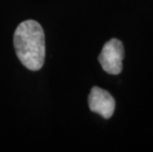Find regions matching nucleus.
<instances>
[{"label":"nucleus","instance_id":"nucleus-3","mask_svg":"<svg viewBox=\"0 0 153 152\" xmlns=\"http://www.w3.org/2000/svg\"><path fill=\"white\" fill-rule=\"evenodd\" d=\"M88 104L92 112L104 119H110L116 108V101L111 94L100 87H93L88 96Z\"/></svg>","mask_w":153,"mask_h":152},{"label":"nucleus","instance_id":"nucleus-2","mask_svg":"<svg viewBox=\"0 0 153 152\" xmlns=\"http://www.w3.org/2000/svg\"><path fill=\"white\" fill-rule=\"evenodd\" d=\"M123 44L118 39H112L104 44L98 59L104 71L112 75H118L123 70Z\"/></svg>","mask_w":153,"mask_h":152},{"label":"nucleus","instance_id":"nucleus-1","mask_svg":"<svg viewBox=\"0 0 153 152\" xmlns=\"http://www.w3.org/2000/svg\"><path fill=\"white\" fill-rule=\"evenodd\" d=\"M14 48L26 68L40 70L45 59V32L41 24L35 20L21 22L14 33Z\"/></svg>","mask_w":153,"mask_h":152}]
</instances>
